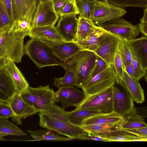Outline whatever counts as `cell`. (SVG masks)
<instances>
[{"label": "cell", "mask_w": 147, "mask_h": 147, "mask_svg": "<svg viewBox=\"0 0 147 147\" xmlns=\"http://www.w3.org/2000/svg\"><path fill=\"white\" fill-rule=\"evenodd\" d=\"M97 56L93 52L82 50L63 62L61 66L65 70L71 69L74 71V86L82 88L90 78Z\"/></svg>", "instance_id": "1"}, {"label": "cell", "mask_w": 147, "mask_h": 147, "mask_svg": "<svg viewBox=\"0 0 147 147\" xmlns=\"http://www.w3.org/2000/svg\"><path fill=\"white\" fill-rule=\"evenodd\" d=\"M26 53L39 68L61 66L63 62L55 55L50 47L43 42L32 38L24 46Z\"/></svg>", "instance_id": "2"}, {"label": "cell", "mask_w": 147, "mask_h": 147, "mask_svg": "<svg viewBox=\"0 0 147 147\" xmlns=\"http://www.w3.org/2000/svg\"><path fill=\"white\" fill-rule=\"evenodd\" d=\"M54 92L49 85L36 88L29 86L21 95L26 102L40 112L55 102Z\"/></svg>", "instance_id": "3"}, {"label": "cell", "mask_w": 147, "mask_h": 147, "mask_svg": "<svg viewBox=\"0 0 147 147\" xmlns=\"http://www.w3.org/2000/svg\"><path fill=\"white\" fill-rule=\"evenodd\" d=\"M39 125L43 128L55 131L72 139L80 140L88 132L80 127L69 122L52 118L41 112H39Z\"/></svg>", "instance_id": "4"}, {"label": "cell", "mask_w": 147, "mask_h": 147, "mask_svg": "<svg viewBox=\"0 0 147 147\" xmlns=\"http://www.w3.org/2000/svg\"><path fill=\"white\" fill-rule=\"evenodd\" d=\"M116 82V76L113 65H109L90 79L82 88L88 96L112 87Z\"/></svg>", "instance_id": "5"}, {"label": "cell", "mask_w": 147, "mask_h": 147, "mask_svg": "<svg viewBox=\"0 0 147 147\" xmlns=\"http://www.w3.org/2000/svg\"><path fill=\"white\" fill-rule=\"evenodd\" d=\"M99 26L120 39L127 41L136 38L140 33L137 26L121 18L109 21Z\"/></svg>", "instance_id": "6"}, {"label": "cell", "mask_w": 147, "mask_h": 147, "mask_svg": "<svg viewBox=\"0 0 147 147\" xmlns=\"http://www.w3.org/2000/svg\"><path fill=\"white\" fill-rule=\"evenodd\" d=\"M76 109H87L108 113L113 112L111 87L87 96Z\"/></svg>", "instance_id": "7"}, {"label": "cell", "mask_w": 147, "mask_h": 147, "mask_svg": "<svg viewBox=\"0 0 147 147\" xmlns=\"http://www.w3.org/2000/svg\"><path fill=\"white\" fill-rule=\"evenodd\" d=\"M127 13L124 8L108 2L95 0L91 20L99 26L109 21L121 18Z\"/></svg>", "instance_id": "8"}, {"label": "cell", "mask_w": 147, "mask_h": 147, "mask_svg": "<svg viewBox=\"0 0 147 147\" xmlns=\"http://www.w3.org/2000/svg\"><path fill=\"white\" fill-rule=\"evenodd\" d=\"M24 40L18 38L10 28H7L0 34V48L7 50L12 61L20 63L24 53Z\"/></svg>", "instance_id": "9"}, {"label": "cell", "mask_w": 147, "mask_h": 147, "mask_svg": "<svg viewBox=\"0 0 147 147\" xmlns=\"http://www.w3.org/2000/svg\"><path fill=\"white\" fill-rule=\"evenodd\" d=\"M59 19V15L54 9L51 0L38 1L32 27L54 26Z\"/></svg>", "instance_id": "10"}, {"label": "cell", "mask_w": 147, "mask_h": 147, "mask_svg": "<svg viewBox=\"0 0 147 147\" xmlns=\"http://www.w3.org/2000/svg\"><path fill=\"white\" fill-rule=\"evenodd\" d=\"M87 96L83 91L77 89L74 86L61 88L54 92L55 102L61 104L65 109L70 106L78 107L85 100Z\"/></svg>", "instance_id": "11"}, {"label": "cell", "mask_w": 147, "mask_h": 147, "mask_svg": "<svg viewBox=\"0 0 147 147\" xmlns=\"http://www.w3.org/2000/svg\"><path fill=\"white\" fill-rule=\"evenodd\" d=\"M111 88L113 112L124 118L136 108L133 99L125 90V91H122L114 85Z\"/></svg>", "instance_id": "12"}, {"label": "cell", "mask_w": 147, "mask_h": 147, "mask_svg": "<svg viewBox=\"0 0 147 147\" xmlns=\"http://www.w3.org/2000/svg\"><path fill=\"white\" fill-rule=\"evenodd\" d=\"M76 14L69 13L59 16L55 28L58 33L66 42H74L76 39L78 19Z\"/></svg>", "instance_id": "13"}, {"label": "cell", "mask_w": 147, "mask_h": 147, "mask_svg": "<svg viewBox=\"0 0 147 147\" xmlns=\"http://www.w3.org/2000/svg\"><path fill=\"white\" fill-rule=\"evenodd\" d=\"M120 40L107 32L94 52L103 59L108 65H112L118 50Z\"/></svg>", "instance_id": "14"}, {"label": "cell", "mask_w": 147, "mask_h": 147, "mask_svg": "<svg viewBox=\"0 0 147 147\" xmlns=\"http://www.w3.org/2000/svg\"><path fill=\"white\" fill-rule=\"evenodd\" d=\"M7 102L15 114L14 116L12 118V121L18 124H22V119H25L38 112L23 99L21 93L17 91Z\"/></svg>", "instance_id": "15"}, {"label": "cell", "mask_w": 147, "mask_h": 147, "mask_svg": "<svg viewBox=\"0 0 147 147\" xmlns=\"http://www.w3.org/2000/svg\"><path fill=\"white\" fill-rule=\"evenodd\" d=\"M37 1L36 0L33 3L23 17L15 20L10 28L15 35L20 39H24L30 33Z\"/></svg>", "instance_id": "16"}, {"label": "cell", "mask_w": 147, "mask_h": 147, "mask_svg": "<svg viewBox=\"0 0 147 147\" xmlns=\"http://www.w3.org/2000/svg\"><path fill=\"white\" fill-rule=\"evenodd\" d=\"M117 83L129 94L134 102L142 104L144 101V91L139 81L130 76L124 69L122 79Z\"/></svg>", "instance_id": "17"}, {"label": "cell", "mask_w": 147, "mask_h": 147, "mask_svg": "<svg viewBox=\"0 0 147 147\" xmlns=\"http://www.w3.org/2000/svg\"><path fill=\"white\" fill-rule=\"evenodd\" d=\"M45 43L50 47L57 57L63 62L82 50L75 42L63 41Z\"/></svg>", "instance_id": "18"}, {"label": "cell", "mask_w": 147, "mask_h": 147, "mask_svg": "<svg viewBox=\"0 0 147 147\" xmlns=\"http://www.w3.org/2000/svg\"><path fill=\"white\" fill-rule=\"evenodd\" d=\"M127 41L131 54L147 70V36H143Z\"/></svg>", "instance_id": "19"}, {"label": "cell", "mask_w": 147, "mask_h": 147, "mask_svg": "<svg viewBox=\"0 0 147 147\" xmlns=\"http://www.w3.org/2000/svg\"><path fill=\"white\" fill-rule=\"evenodd\" d=\"M29 36L45 43L65 41L60 36L54 26L33 27Z\"/></svg>", "instance_id": "20"}, {"label": "cell", "mask_w": 147, "mask_h": 147, "mask_svg": "<svg viewBox=\"0 0 147 147\" xmlns=\"http://www.w3.org/2000/svg\"><path fill=\"white\" fill-rule=\"evenodd\" d=\"M107 33L100 26H97L94 31L86 37L76 39L74 42L76 43L82 50L94 52Z\"/></svg>", "instance_id": "21"}, {"label": "cell", "mask_w": 147, "mask_h": 147, "mask_svg": "<svg viewBox=\"0 0 147 147\" xmlns=\"http://www.w3.org/2000/svg\"><path fill=\"white\" fill-rule=\"evenodd\" d=\"M111 142L147 141V138L140 137L120 128L119 125L113 129L97 135Z\"/></svg>", "instance_id": "22"}, {"label": "cell", "mask_w": 147, "mask_h": 147, "mask_svg": "<svg viewBox=\"0 0 147 147\" xmlns=\"http://www.w3.org/2000/svg\"><path fill=\"white\" fill-rule=\"evenodd\" d=\"M5 68L10 76L16 90L20 93L24 92L29 86V84L15 62L8 60Z\"/></svg>", "instance_id": "23"}, {"label": "cell", "mask_w": 147, "mask_h": 147, "mask_svg": "<svg viewBox=\"0 0 147 147\" xmlns=\"http://www.w3.org/2000/svg\"><path fill=\"white\" fill-rule=\"evenodd\" d=\"M12 80L5 67L0 69V101L7 102L16 91Z\"/></svg>", "instance_id": "24"}, {"label": "cell", "mask_w": 147, "mask_h": 147, "mask_svg": "<svg viewBox=\"0 0 147 147\" xmlns=\"http://www.w3.org/2000/svg\"><path fill=\"white\" fill-rule=\"evenodd\" d=\"M123 119L122 116L113 112L108 113H100L85 119L81 125L92 124H119Z\"/></svg>", "instance_id": "25"}, {"label": "cell", "mask_w": 147, "mask_h": 147, "mask_svg": "<svg viewBox=\"0 0 147 147\" xmlns=\"http://www.w3.org/2000/svg\"><path fill=\"white\" fill-rule=\"evenodd\" d=\"M99 112L92 110L76 109L71 111H67V118L69 122L77 126L81 125L83 121L87 119L99 114Z\"/></svg>", "instance_id": "26"}, {"label": "cell", "mask_w": 147, "mask_h": 147, "mask_svg": "<svg viewBox=\"0 0 147 147\" xmlns=\"http://www.w3.org/2000/svg\"><path fill=\"white\" fill-rule=\"evenodd\" d=\"M119 125L123 129L147 127L144 117L137 113L136 108L124 118Z\"/></svg>", "instance_id": "27"}, {"label": "cell", "mask_w": 147, "mask_h": 147, "mask_svg": "<svg viewBox=\"0 0 147 147\" xmlns=\"http://www.w3.org/2000/svg\"><path fill=\"white\" fill-rule=\"evenodd\" d=\"M27 131L34 138L33 141H71L72 140L68 137H66L60 136L55 134L53 131L47 129L44 130H28Z\"/></svg>", "instance_id": "28"}, {"label": "cell", "mask_w": 147, "mask_h": 147, "mask_svg": "<svg viewBox=\"0 0 147 147\" xmlns=\"http://www.w3.org/2000/svg\"><path fill=\"white\" fill-rule=\"evenodd\" d=\"M76 39L84 38L95 30L96 26L91 20L81 16L78 17Z\"/></svg>", "instance_id": "29"}, {"label": "cell", "mask_w": 147, "mask_h": 147, "mask_svg": "<svg viewBox=\"0 0 147 147\" xmlns=\"http://www.w3.org/2000/svg\"><path fill=\"white\" fill-rule=\"evenodd\" d=\"M36 0H12L14 21L23 17Z\"/></svg>", "instance_id": "30"}, {"label": "cell", "mask_w": 147, "mask_h": 147, "mask_svg": "<svg viewBox=\"0 0 147 147\" xmlns=\"http://www.w3.org/2000/svg\"><path fill=\"white\" fill-rule=\"evenodd\" d=\"M0 133L6 136H25L27 134L8 119H0Z\"/></svg>", "instance_id": "31"}, {"label": "cell", "mask_w": 147, "mask_h": 147, "mask_svg": "<svg viewBox=\"0 0 147 147\" xmlns=\"http://www.w3.org/2000/svg\"><path fill=\"white\" fill-rule=\"evenodd\" d=\"M95 0H77L76 4L80 16L91 20Z\"/></svg>", "instance_id": "32"}, {"label": "cell", "mask_w": 147, "mask_h": 147, "mask_svg": "<svg viewBox=\"0 0 147 147\" xmlns=\"http://www.w3.org/2000/svg\"><path fill=\"white\" fill-rule=\"evenodd\" d=\"M67 111L58 106L54 102L51 106L41 112L55 119L69 122L66 116Z\"/></svg>", "instance_id": "33"}, {"label": "cell", "mask_w": 147, "mask_h": 147, "mask_svg": "<svg viewBox=\"0 0 147 147\" xmlns=\"http://www.w3.org/2000/svg\"><path fill=\"white\" fill-rule=\"evenodd\" d=\"M66 73L62 78H55L53 84L59 88L74 86L75 82V75L74 71L71 69L65 70Z\"/></svg>", "instance_id": "34"}, {"label": "cell", "mask_w": 147, "mask_h": 147, "mask_svg": "<svg viewBox=\"0 0 147 147\" xmlns=\"http://www.w3.org/2000/svg\"><path fill=\"white\" fill-rule=\"evenodd\" d=\"M118 50L120 54L123 68L131 63L132 55L127 40H120Z\"/></svg>", "instance_id": "35"}, {"label": "cell", "mask_w": 147, "mask_h": 147, "mask_svg": "<svg viewBox=\"0 0 147 147\" xmlns=\"http://www.w3.org/2000/svg\"><path fill=\"white\" fill-rule=\"evenodd\" d=\"M119 124H92L82 125L79 126V127L88 132L97 135L109 130L114 128L118 126Z\"/></svg>", "instance_id": "36"}, {"label": "cell", "mask_w": 147, "mask_h": 147, "mask_svg": "<svg viewBox=\"0 0 147 147\" xmlns=\"http://www.w3.org/2000/svg\"><path fill=\"white\" fill-rule=\"evenodd\" d=\"M108 2L123 8L129 7L147 8V0H108Z\"/></svg>", "instance_id": "37"}, {"label": "cell", "mask_w": 147, "mask_h": 147, "mask_svg": "<svg viewBox=\"0 0 147 147\" xmlns=\"http://www.w3.org/2000/svg\"><path fill=\"white\" fill-rule=\"evenodd\" d=\"M116 76L117 82L121 80L123 77V68L119 52L117 50L112 65Z\"/></svg>", "instance_id": "38"}, {"label": "cell", "mask_w": 147, "mask_h": 147, "mask_svg": "<svg viewBox=\"0 0 147 147\" xmlns=\"http://www.w3.org/2000/svg\"><path fill=\"white\" fill-rule=\"evenodd\" d=\"M132 56L131 63L134 69L135 78L139 81L142 78L144 77L146 80L147 71L143 68L141 64L132 55Z\"/></svg>", "instance_id": "39"}, {"label": "cell", "mask_w": 147, "mask_h": 147, "mask_svg": "<svg viewBox=\"0 0 147 147\" xmlns=\"http://www.w3.org/2000/svg\"><path fill=\"white\" fill-rule=\"evenodd\" d=\"M15 114L8 103L4 101H0V119L12 118Z\"/></svg>", "instance_id": "40"}, {"label": "cell", "mask_w": 147, "mask_h": 147, "mask_svg": "<svg viewBox=\"0 0 147 147\" xmlns=\"http://www.w3.org/2000/svg\"><path fill=\"white\" fill-rule=\"evenodd\" d=\"M10 27L9 20L1 0H0V29Z\"/></svg>", "instance_id": "41"}, {"label": "cell", "mask_w": 147, "mask_h": 147, "mask_svg": "<svg viewBox=\"0 0 147 147\" xmlns=\"http://www.w3.org/2000/svg\"><path fill=\"white\" fill-rule=\"evenodd\" d=\"M69 13H75L76 15L79 14L76 5V0H69L59 15Z\"/></svg>", "instance_id": "42"}, {"label": "cell", "mask_w": 147, "mask_h": 147, "mask_svg": "<svg viewBox=\"0 0 147 147\" xmlns=\"http://www.w3.org/2000/svg\"><path fill=\"white\" fill-rule=\"evenodd\" d=\"M97 56L96 62L92 72L90 79L102 71L108 66L103 59Z\"/></svg>", "instance_id": "43"}, {"label": "cell", "mask_w": 147, "mask_h": 147, "mask_svg": "<svg viewBox=\"0 0 147 147\" xmlns=\"http://www.w3.org/2000/svg\"><path fill=\"white\" fill-rule=\"evenodd\" d=\"M140 23L137 26L140 32L147 36V8L144 9V15L140 20Z\"/></svg>", "instance_id": "44"}, {"label": "cell", "mask_w": 147, "mask_h": 147, "mask_svg": "<svg viewBox=\"0 0 147 147\" xmlns=\"http://www.w3.org/2000/svg\"><path fill=\"white\" fill-rule=\"evenodd\" d=\"M1 0L8 15L11 26L14 21L12 0Z\"/></svg>", "instance_id": "45"}, {"label": "cell", "mask_w": 147, "mask_h": 147, "mask_svg": "<svg viewBox=\"0 0 147 147\" xmlns=\"http://www.w3.org/2000/svg\"><path fill=\"white\" fill-rule=\"evenodd\" d=\"M124 130L138 137L147 138V127Z\"/></svg>", "instance_id": "46"}, {"label": "cell", "mask_w": 147, "mask_h": 147, "mask_svg": "<svg viewBox=\"0 0 147 147\" xmlns=\"http://www.w3.org/2000/svg\"><path fill=\"white\" fill-rule=\"evenodd\" d=\"M69 0H51L54 9L59 15Z\"/></svg>", "instance_id": "47"}, {"label": "cell", "mask_w": 147, "mask_h": 147, "mask_svg": "<svg viewBox=\"0 0 147 147\" xmlns=\"http://www.w3.org/2000/svg\"><path fill=\"white\" fill-rule=\"evenodd\" d=\"M80 140H89L102 142H111L108 139L102 138L98 135H96L88 132V134L80 137Z\"/></svg>", "instance_id": "48"}, {"label": "cell", "mask_w": 147, "mask_h": 147, "mask_svg": "<svg viewBox=\"0 0 147 147\" xmlns=\"http://www.w3.org/2000/svg\"><path fill=\"white\" fill-rule=\"evenodd\" d=\"M123 68L130 76L135 78L134 69L131 63Z\"/></svg>", "instance_id": "49"}, {"label": "cell", "mask_w": 147, "mask_h": 147, "mask_svg": "<svg viewBox=\"0 0 147 147\" xmlns=\"http://www.w3.org/2000/svg\"><path fill=\"white\" fill-rule=\"evenodd\" d=\"M4 57L10 60L11 57L7 50L4 48H0V58Z\"/></svg>", "instance_id": "50"}, {"label": "cell", "mask_w": 147, "mask_h": 147, "mask_svg": "<svg viewBox=\"0 0 147 147\" xmlns=\"http://www.w3.org/2000/svg\"><path fill=\"white\" fill-rule=\"evenodd\" d=\"M9 60V59L4 57L0 58V69L5 67Z\"/></svg>", "instance_id": "51"}, {"label": "cell", "mask_w": 147, "mask_h": 147, "mask_svg": "<svg viewBox=\"0 0 147 147\" xmlns=\"http://www.w3.org/2000/svg\"><path fill=\"white\" fill-rule=\"evenodd\" d=\"M6 135L4 134H2L0 133V141H3L5 140L4 137Z\"/></svg>", "instance_id": "52"}, {"label": "cell", "mask_w": 147, "mask_h": 147, "mask_svg": "<svg viewBox=\"0 0 147 147\" xmlns=\"http://www.w3.org/2000/svg\"><path fill=\"white\" fill-rule=\"evenodd\" d=\"M9 27H7L5 28H0V34L2 32H3L4 30H5L7 28H8Z\"/></svg>", "instance_id": "53"}, {"label": "cell", "mask_w": 147, "mask_h": 147, "mask_svg": "<svg viewBox=\"0 0 147 147\" xmlns=\"http://www.w3.org/2000/svg\"><path fill=\"white\" fill-rule=\"evenodd\" d=\"M50 0H37L38 1L40 2H44V1H46Z\"/></svg>", "instance_id": "54"}, {"label": "cell", "mask_w": 147, "mask_h": 147, "mask_svg": "<svg viewBox=\"0 0 147 147\" xmlns=\"http://www.w3.org/2000/svg\"><path fill=\"white\" fill-rule=\"evenodd\" d=\"M98 0L108 2V0Z\"/></svg>", "instance_id": "55"}]
</instances>
